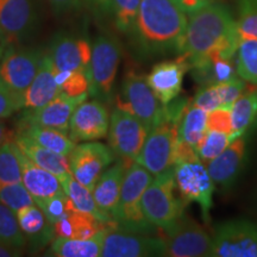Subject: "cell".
Instances as JSON below:
<instances>
[{"label":"cell","mask_w":257,"mask_h":257,"mask_svg":"<svg viewBox=\"0 0 257 257\" xmlns=\"http://www.w3.org/2000/svg\"><path fill=\"white\" fill-rule=\"evenodd\" d=\"M10 44L8 43V41H6V38L4 36V34H3V31L0 30V60H2L3 55H4L6 48H8Z\"/></svg>","instance_id":"51"},{"label":"cell","mask_w":257,"mask_h":257,"mask_svg":"<svg viewBox=\"0 0 257 257\" xmlns=\"http://www.w3.org/2000/svg\"><path fill=\"white\" fill-rule=\"evenodd\" d=\"M234 55L239 78L257 85V37H240Z\"/></svg>","instance_id":"33"},{"label":"cell","mask_w":257,"mask_h":257,"mask_svg":"<svg viewBox=\"0 0 257 257\" xmlns=\"http://www.w3.org/2000/svg\"><path fill=\"white\" fill-rule=\"evenodd\" d=\"M230 110L234 136H243L257 121V92L244 93L233 102Z\"/></svg>","instance_id":"32"},{"label":"cell","mask_w":257,"mask_h":257,"mask_svg":"<svg viewBox=\"0 0 257 257\" xmlns=\"http://www.w3.org/2000/svg\"><path fill=\"white\" fill-rule=\"evenodd\" d=\"M22 182L19 149L14 141L0 146V186Z\"/></svg>","instance_id":"34"},{"label":"cell","mask_w":257,"mask_h":257,"mask_svg":"<svg viewBox=\"0 0 257 257\" xmlns=\"http://www.w3.org/2000/svg\"><path fill=\"white\" fill-rule=\"evenodd\" d=\"M35 21L31 0H0V30L16 46L31 30Z\"/></svg>","instance_id":"21"},{"label":"cell","mask_w":257,"mask_h":257,"mask_svg":"<svg viewBox=\"0 0 257 257\" xmlns=\"http://www.w3.org/2000/svg\"><path fill=\"white\" fill-rule=\"evenodd\" d=\"M162 231L166 256L211 257L212 236L186 213H182Z\"/></svg>","instance_id":"8"},{"label":"cell","mask_w":257,"mask_h":257,"mask_svg":"<svg viewBox=\"0 0 257 257\" xmlns=\"http://www.w3.org/2000/svg\"><path fill=\"white\" fill-rule=\"evenodd\" d=\"M128 166L130 165H127L123 160H118L114 165H111L102 173V175L98 180L92 192L93 198H94V201L99 210L108 219L113 221L118 204H119L124 175Z\"/></svg>","instance_id":"22"},{"label":"cell","mask_w":257,"mask_h":257,"mask_svg":"<svg viewBox=\"0 0 257 257\" xmlns=\"http://www.w3.org/2000/svg\"><path fill=\"white\" fill-rule=\"evenodd\" d=\"M17 133L23 134L40 146L64 156H69L76 146V143L70 140L68 134L53 127L41 126L37 124L21 123Z\"/></svg>","instance_id":"29"},{"label":"cell","mask_w":257,"mask_h":257,"mask_svg":"<svg viewBox=\"0 0 257 257\" xmlns=\"http://www.w3.org/2000/svg\"><path fill=\"white\" fill-rule=\"evenodd\" d=\"M62 189L68 195L70 201L73 202V206L76 211L82 212V213L92 214L106 223H114L113 220L108 219L102 212L96 206L94 198H93L92 192L85 186H82L79 181L74 179L73 175L66 176V178L60 179ZM115 224V223H114ZM117 225V224H115Z\"/></svg>","instance_id":"31"},{"label":"cell","mask_w":257,"mask_h":257,"mask_svg":"<svg viewBox=\"0 0 257 257\" xmlns=\"http://www.w3.org/2000/svg\"><path fill=\"white\" fill-rule=\"evenodd\" d=\"M149 131L147 125L134 114L115 107L110 115L108 146L115 156L131 165L136 162Z\"/></svg>","instance_id":"10"},{"label":"cell","mask_w":257,"mask_h":257,"mask_svg":"<svg viewBox=\"0 0 257 257\" xmlns=\"http://www.w3.org/2000/svg\"><path fill=\"white\" fill-rule=\"evenodd\" d=\"M48 2L56 14L67 12L80 5V0H48Z\"/></svg>","instance_id":"47"},{"label":"cell","mask_w":257,"mask_h":257,"mask_svg":"<svg viewBox=\"0 0 257 257\" xmlns=\"http://www.w3.org/2000/svg\"><path fill=\"white\" fill-rule=\"evenodd\" d=\"M88 93L80 96H69L60 93L56 98L36 110H25L21 123L37 124L41 126L53 127L68 134L69 121L74 110L87 99Z\"/></svg>","instance_id":"17"},{"label":"cell","mask_w":257,"mask_h":257,"mask_svg":"<svg viewBox=\"0 0 257 257\" xmlns=\"http://www.w3.org/2000/svg\"><path fill=\"white\" fill-rule=\"evenodd\" d=\"M207 128L208 130H214V131H220V133L230 134L234 136L233 130H232V119H231L230 107H219V108H216V110L208 112Z\"/></svg>","instance_id":"43"},{"label":"cell","mask_w":257,"mask_h":257,"mask_svg":"<svg viewBox=\"0 0 257 257\" xmlns=\"http://www.w3.org/2000/svg\"><path fill=\"white\" fill-rule=\"evenodd\" d=\"M68 160L74 179L93 192L102 173L113 165L115 154L110 146L89 141L75 146Z\"/></svg>","instance_id":"13"},{"label":"cell","mask_w":257,"mask_h":257,"mask_svg":"<svg viewBox=\"0 0 257 257\" xmlns=\"http://www.w3.org/2000/svg\"><path fill=\"white\" fill-rule=\"evenodd\" d=\"M189 69L191 63L187 56L180 54L175 60L156 63L147 75V82L156 98L163 105H168L179 96Z\"/></svg>","instance_id":"16"},{"label":"cell","mask_w":257,"mask_h":257,"mask_svg":"<svg viewBox=\"0 0 257 257\" xmlns=\"http://www.w3.org/2000/svg\"><path fill=\"white\" fill-rule=\"evenodd\" d=\"M240 41L237 21L226 6L214 2L189 14L182 53L188 61L210 55L233 59Z\"/></svg>","instance_id":"2"},{"label":"cell","mask_w":257,"mask_h":257,"mask_svg":"<svg viewBox=\"0 0 257 257\" xmlns=\"http://www.w3.org/2000/svg\"><path fill=\"white\" fill-rule=\"evenodd\" d=\"M56 237L73 239H88L108 229H118L114 223H106L92 214L75 211L53 224Z\"/></svg>","instance_id":"27"},{"label":"cell","mask_w":257,"mask_h":257,"mask_svg":"<svg viewBox=\"0 0 257 257\" xmlns=\"http://www.w3.org/2000/svg\"><path fill=\"white\" fill-rule=\"evenodd\" d=\"M191 104L195 107L202 108L206 112L213 111L216 108L221 107V102L219 99V95H218L216 86L210 85V86H204L201 87L200 91H199L197 94H195L194 98Z\"/></svg>","instance_id":"44"},{"label":"cell","mask_w":257,"mask_h":257,"mask_svg":"<svg viewBox=\"0 0 257 257\" xmlns=\"http://www.w3.org/2000/svg\"><path fill=\"white\" fill-rule=\"evenodd\" d=\"M195 4L198 5V8H200L202 5H206V4H210V3H214V2H218V0H194Z\"/></svg>","instance_id":"52"},{"label":"cell","mask_w":257,"mask_h":257,"mask_svg":"<svg viewBox=\"0 0 257 257\" xmlns=\"http://www.w3.org/2000/svg\"><path fill=\"white\" fill-rule=\"evenodd\" d=\"M80 4H85L96 14H111L112 0H80Z\"/></svg>","instance_id":"46"},{"label":"cell","mask_w":257,"mask_h":257,"mask_svg":"<svg viewBox=\"0 0 257 257\" xmlns=\"http://www.w3.org/2000/svg\"><path fill=\"white\" fill-rule=\"evenodd\" d=\"M193 79L201 87L217 83L227 82L238 78L236 63L232 59H225L219 55H210L189 61Z\"/></svg>","instance_id":"26"},{"label":"cell","mask_w":257,"mask_h":257,"mask_svg":"<svg viewBox=\"0 0 257 257\" xmlns=\"http://www.w3.org/2000/svg\"><path fill=\"white\" fill-rule=\"evenodd\" d=\"M120 57V44L115 38L107 35H99L95 38L87 70L91 94L100 99L111 98Z\"/></svg>","instance_id":"7"},{"label":"cell","mask_w":257,"mask_h":257,"mask_svg":"<svg viewBox=\"0 0 257 257\" xmlns=\"http://www.w3.org/2000/svg\"><path fill=\"white\" fill-rule=\"evenodd\" d=\"M153 179L152 173L140 163L133 162L127 167L114 216L118 229L148 234L157 229L146 219L142 211V197Z\"/></svg>","instance_id":"3"},{"label":"cell","mask_w":257,"mask_h":257,"mask_svg":"<svg viewBox=\"0 0 257 257\" xmlns=\"http://www.w3.org/2000/svg\"><path fill=\"white\" fill-rule=\"evenodd\" d=\"M246 149V140L243 135L206 165L212 180L220 189L229 191L237 182L245 166Z\"/></svg>","instance_id":"19"},{"label":"cell","mask_w":257,"mask_h":257,"mask_svg":"<svg viewBox=\"0 0 257 257\" xmlns=\"http://www.w3.org/2000/svg\"><path fill=\"white\" fill-rule=\"evenodd\" d=\"M115 107L127 111L142 120L149 130L167 119V107L163 105L147 82V76L136 70L125 74Z\"/></svg>","instance_id":"5"},{"label":"cell","mask_w":257,"mask_h":257,"mask_svg":"<svg viewBox=\"0 0 257 257\" xmlns=\"http://www.w3.org/2000/svg\"><path fill=\"white\" fill-rule=\"evenodd\" d=\"M19 255V250L5 245L0 242V257H14Z\"/></svg>","instance_id":"50"},{"label":"cell","mask_w":257,"mask_h":257,"mask_svg":"<svg viewBox=\"0 0 257 257\" xmlns=\"http://www.w3.org/2000/svg\"><path fill=\"white\" fill-rule=\"evenodd\" d=\"M61 93L55 79V67L50 54H44L42 57L40 69L32 80L31 85L24 92L22 102L23 110H36L56 98Z\"/></svg>","instance_id":"23"},{"label":"cell","mask_w":257,"mask_h":257,"mask_svg":"<svg viewBox=\"0 0 257 257\" xmlns=\"http://www.w3.org/2000/svg\"><path fill=\"white\" fill-rule=\"evenodd\" d=\"M240 37H257V0H236Z\"/></svg>","instance_id":"40"},{"label":"cell","mask_w":257,"mask_h":257,"mask_svg":"<svg viewBox=\"0 0 257 257\" xmlns=\"http://www.w3.org/2000/svg\"><path fill=\"white\" fill-rule=\"evenodd\" d=\"M211 257H257V223L231 219L218 224L212 236Z\"/></svg>","instance_id":"11"},{"label":"cell","mask_w":257,"mask_h":257,"mask_svg":"<svg viewBox=\"0 0 257 257\" xmlns=\"http://www.w3.org/2000/svg\"><path fill=\"white\" fill-rule=\"evenodd\" d=\"M174 170L170 168L154 176L142 197V211L146 219L157 229H165L178 219L187 206L181 197L175 194Z\"/></svg>","instance_id":"4"},{"label":"cell","mask_w":257,"mask_h":257,"mask_svg":"<svg viewBox=\"0 0 257 257\" xmlns=\"http://www.w3.org/2000/svg\"><path fill=\"white\" fill-rule=\"evenodd\" d=\"M187 14L172 0H142L128 34L141 56L182 53Z\"/></svg>","instance_id":"1"},{"label":"cell","mask_w":257,"mask_h":257,"mask_svg":"<svg viewBox=\"0 0 257 257\" xmlns=\"http://www.w3.org/2000/svg\"><path fill=\"white\" fill-rule=\"evenodd\" d=\"M179 120L167 118L148 134L136 162L149 170L154 176L173 168L178 144Z\"/></svg>","instance_id":"9"},{"label":"cell","mask_w":257,"mask_h":257,"mask_svg":"<svg viewBox=\"0 0 257 257\" xmlns=\"http://www.w3.org/2000/svg\"><path fill=\"white\" fill-rule=\"evenodd\" d=\"M0 202L11 208L15 213L22 207L35 204L34 198L25 188L23 182L0 186Z\"/></svg>","instance_id":"41"},{"label":"cell","mask_w":257,"mask_h":257,"mask_svg":"<svg viewBox=\"0 0 257 257\" xmlns=\"http://www.w3.org/2000/svg\"><path fill=\"white\" fill-rule=\"evenodd\" d=\"M0 242L17 250L24 248L27 244V238L19 227L16 213L2 202H0Z\"/></svg>","instance_id":"35"},{"label":"cell","mask_w":257,"mask_h":257,"mask_svg":"<svg viewBox=\"0 0 257 257\" xmlns=\"http://www.w3.org/2000/svg\"><path fill=\"white\" fill-rule=\"evenodd\" d=\"M233 140H236L233 135L208 130L207 128L206 134H205L204 138H202L200 144L197 148V155L199 160L206 166L212 160L219 156L230 146Z\"/></svg>","instance_id":"36"},{"label":"cell","mask_w":257,"mask_h":257,"mask_svg":"<svg viewBox=\"0 0 257 257\" xmlns=\"http://www.w3.org/2000/svg\"><path fill=\"white\" fill-rule=\"evenodd\" d=\"M172 2L175 3V4L178 5L180 9L184 10L187 15H189L191 12L195 11V10L199 9L198 5L195 4L194 0H172Z\"/></svg>","instance_id":"49"},{"label":"cell","mask_w":257,"mask_h":257,"mask_svg":"<svg viewBox=\"0 0 257 257\" xmlns=\"http://www.w3.org/2000/svg\"><path fill=\"white\" fill-rule=\"evenodd\" d=\"M48 53L57 72L83 70L87 73L92 56V44L86 37L59 35L53 41Z\"/></svg>","instance_id":"18"},{"label":"cell","mask_w":257,"mask_h":257,"mask_svg":"<svg viewBox=\"0 0 257 257\" xmlns=\"http://www.w3.org/2000/svg\"><path fill=\"white\" fill-rule=\"evenodd\" d=\"M142 0H112L111 14L117 29L128 34L135 23Z\"/></svg>","instance_id":"39"},{"label":"cell","mask_w":257,"mask_h":257,"mask_svg":"<svg viewBox=\"0 0 257 257\" xmlns=\"http://www.w3.org/2000/svg\"><path fill=\"white\" fill-rule=\"evenodd\" d=\"M35 204L41 208L51 225L76 211L75 207L73 206V202L70 201L64 191L50 198L35 201Z\"/></svg>","instance_id":"37"},{"label":"cell","mask_w":257,"mask_h":257,"mask_svg":"<svg viewBox=\"0 0 257 257\" xmlns=\"http://www.w3.org/2000/svg\"><path fill=\"white\" fill-rule=\"evenodd\" d=\"M110 114L100 100L82 101L75 108L69 121L68 136L75 143L98 141L107 136Z\"/></svg>","instance_id":"15"},{"label":"cell","mask_w":257,"mask_h":257,"mask_svg":"<svg viewBox=\"0 0 257 257\" xmlns=\"http://www.w3.org/2000/svg\"><path fill=\"white\" fill-rule=\"evenodd\" d=\"M102 257L166 256V243L161 237L126 230H106L102 240Z\"/></svg>","instance_id":"14"},{"label":"cell","mask_w":257,"mask_h":257,"mask_svg":"<svg viewBox=\"0 0 257 257\" xmlns=\"http://www.w3.org/2000/svg\"><path fill=\"white\" fill-rule=\"evenodd\" d=\"M110 230V229H108ZM105 231L88 239H73L56 237L49 249L50 256L56 257H99L101 256Z\"/></svg>","instance_id":"30"},{"label":"cell","mask_w":257,"mask_h":257,"mask_svg":"<svg viewBox=\"0 0 257 257\" xmlns=\"http://www.w3.org/2000/svg\"><path fill=\"white\" fill-rule=\"evenodd\" d=\"M43 55L40 49L17 48L10 44L0 60V82L23 98L40 69Z\"/></svg>","instance_id":"12"},{"label":"cell","mask_w":257,"mask_h":257,"mask_svg":"<svg viewBox=\"0 0 257 257\" xmlns=\"http://www.w3.org/2000/svg\"><path fill=\"white\" fill-rule=\"evenodd\" d=\"M173 170L175 187L180 197L187 204H198L201 208L204 220L210 223L216 184L212 180L207 167L199 160V157H193L175 162Z\"/></svg>","instance_id":"6"},{"label":"cell","mask_w":257,"mask_h":257,"mask_svg":"<svg viewBox=\"0 0 257 257\" xmlns=\"http://www.w3.org/2000/svg\"><path fill=\"white\" fill-rule=\"evenodd\" d=\"M16 133L11 131L8 127V125L5 124L4 119H0V146L6 142H10V141H14Z\"/></svg>","instance_id":"48"},{"label":"cell","mask_w":257,"mask_h":257,"mask_svg":"<svg viewBox=\"0 0 257 257\" xmlns=\"http://www.w3.org/2000/svg\"><path fill=\"white\" fill-rule=\"evenodd\" d=\"M14 142L22 154L27 156L31 162L53 173L59 180L72 175L68 156L61 155L53 150L47 149L21 133H16Z\"/></svg>","instance_id":"24"},{"label":"cell","mask_w":257,"mask_h":257,"mask_svg":"<svg viewBox=\"0 0 257 257\" xmlns=\"http://www.w3.org/2000/svg\"><path fill=\"white\" fill-rule=\"evenodd\" d=\"M214 86L219 95L221 107H231L233 102L245 93L246 81L237 78L227 82L217 83Z\"/></svg>","instance_id":"42"},{"label":"cell","mask_w":257,"mask_h":257,"mask_svg":"<svg viewBox=\"0 0 257 257\" xmlns=\"http://www.w3.org/2000/svg\"><path fill=\"white\" fill-rule=\"evenodd\" d=\"M207 113L191 102L186 107L178 124L175 162L198 157L197 148L207 131Z\"/></svg>","instance_id":"20"},{"label":"cell","mask_w":257,"mask_h":257,"mask_svg":"<svg viewBox=\"0 0 257 257\" xmlns=\"http://www.w3.org/2000/svg\"><path fill=\"white\" fill-rule=\"evenodd\" d=\"M55 79L61 93H64L69 96H80L89 91L87 73L83 70L57 72L55 69Z\"/></svg>","instance_id":"38"},{"label":"cell","mask_w":257,"mask_h":257,"mask_svg":"<svg viewBox=\"0 0 257 257\" xmlns=\"http://www.w3.org/2000/svg\"><path fill=\"white\" fill-rule=\"evenodd\" d=\"M19 110H23L21 96L15 94L0 82V119L11 117Z\"/></svg>","instance_id":"45"},{"label":"cell","mask_w":257,"mask_h":257,"mask_svg":"<svg viewBox=\"0 0 257 257\" xmlns=\"http://www.w3.org/2000/svg\"><path fill=\"white\" fill-rule=\"evenodd\" d=\"M22 167V182L34 198V201L50 198L63 192L59 178L53 173L31 162L19 150Z\"/></svg>","instance_id":"25"},{"label":"cell","mask_w":257,"mask_h":257,"mask_svg":"<svg viewBox=\"0 0 257 257\" xmlns=\"http://www.w3.org/2000/svg\"><path fill=\"white\" fill-rule=\"evenodd\" d=\"M16 216L25 238L37 248L49 242L55 234L53 225L36 204L22 207L16 212Z\"/></svg>","instance_id":"28"}]
</instances>
